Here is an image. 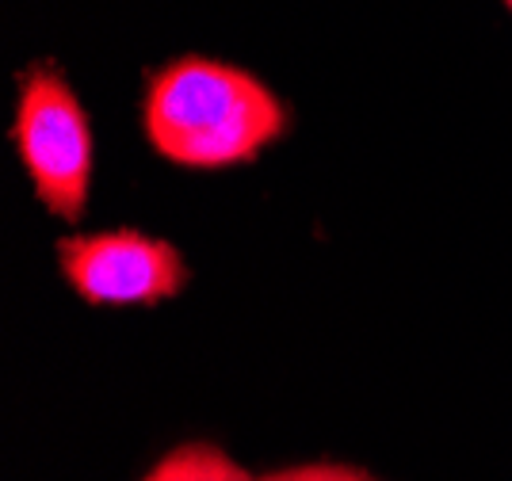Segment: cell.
Segmentation results:
<instances>
[{"mask_svg":"<svg viewBox=\"0 0 512 481\" xmlns=\"http://www.w3.org/2000/svg\"><path fill=\"white\" fill-rule=\"evenodd\" d=\"M256 481H379L371 470L352 466V462H299V466H283L272 474H260Z\"/></svg>","mask_w":512,"mask_h":481,"instance_id":"obj_5","label":"cell"},{"mask_svg":"<svg viewBox=\"0 0 512 481\" xmlns=\"http://www.w3.org/2000/svg\"><path fill=\"white\" fill-rule=\"evenodd\" d=\"M146 146L184 172H226L276 149L295 111L264 77L211 54H180L146 73L142 88Z\"/></svg>","mask_w":512,"mask_h":481,"instance_id":"obj_1","label":"cell"},{"mask_svg":"<svg viewBox=\"0 0 512 481\" xmlns=\"http://www.w3.org/2000/svg\"><path fill=\"white\" fill-rule=\"evenodd\" d=\"M505 8H509V12H512V0H505Z\"/></svg>","mask_w":512,"mask_h":481,"instance_id":"obj_6","label":"cell"},{"mask_svg":"<svg viewBox=\"0 0 512 481\" xmlns=\"http://www.w3.org/2000/svg\"><path fill=\"white\" fill-rule=\"evenodd\" d=\"M138 481H256L241 462L211 440H188L169 447Z\"/></svg>","mask_w":512,"mask_h":481,"instance_id":"obj_4","label":"cell"},{"mask_svg":"<svg viewBox=\"0 0 512 481\" xmlns=\"http://www.w3.org/2000/svg\"><path fill=\"white\" fill-rule=\"evenodd\" d=\"M8 138L46 214L81 222L96 176V134L85 100L58 62H31L20 69Z\"/></svg>","mask_w":512,"mask_h":481,"instance_id":"obj_2","label":"cell"},{"mask_svg":"<svg viewBox=\"0 0 512 481\" xmlns=\"http://www.w3.org/2000/svg\"><path fill=\"white\" fill-rule=\"evenodd\" d=\"M54 256L65 287L92 310H153L192 283L184 252L134 226L69 233L54 245Z\"/></svg>","mask_w":512,"mask_h":481,"instance_id":"obj_3","label":"cell"}]
</instances>
